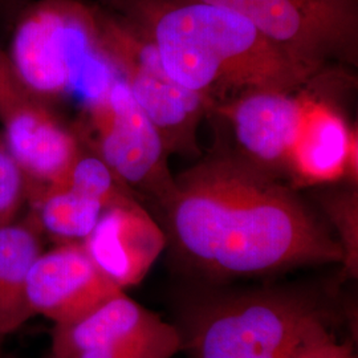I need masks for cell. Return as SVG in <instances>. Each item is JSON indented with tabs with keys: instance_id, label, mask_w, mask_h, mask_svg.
Returning a JSON list of instances; mask_svg holds the SVG:
<instances>
[{
	"instance_id": "obj_1",
	"label": "cell",
	"mask_w": 358,
	"mask_h": 358,
	"mask_svg": "<svg viewBox=\"0 0 358 358\" xmlns=\"http://www.w3.org/2000/svg\"><path fill=\"white\" fill-rule=\"evenodd\" d=\"M159 208L174 260L205 282L343 263L332 230L294 186L236 152L208 154L174 177Z\"/></svg>"
},
{
	"instance_id": "obj_2",
	"label": "cell",
	"mask_w": 358,
	"mask_h": 358,
	"mask_svg": "<svg viewBox=\"0 0 358 358\" xmlns=\"http://www.w3.org/2000/svg\"><path fill=\"white\" fill-rule=\"evenodd\" d=\"M152 41L170 77L217 105L250 90L296 92L317 77L239 13L198 0H103Z\"/></svg>"
},
{
	"instance_id": "obj_3",
	"label": "cell",
	"mask_w": 358,
	"mask_h": 358,
	"mask_svg": "<svg viewBox=\"0 0 358 358\" xmlns=\"http://www.w3.org/2000/svg\"><path fill=\"white\" fill-rule=\"evenodd\" d=\"M334 316L309 287L211 289L186 304L178 329L192 358H294Z\"/></svg>"
},
{
	"instance_id": "obj_4",
	"label": "cell",
	"mask_w": 358,
	"mask_h": 358,
	"mask_svg": "<svg viewBox=\"0 0 358 358\" xmlns=\"http://www.w3.org/2000/svg\"><path fill=\"white\" fill-rule=\"evenodd\" d=\"M8 56L43 103L72 96L85 108L103 100L120 78L101 43L99 7L77 0H38L23 8Z\"/></svg>"
},
{
	"instance_id": "obj_5",
	"label": "cell",
	"mask_w": 358,
	"mask_h": 358,
	"mask_svg": "<svg viewBox=\"0 0 358 358\" xmlns=\"http://www.w3.org/2000/svg\"><path fill=\"white\" fill-rule=\"evenodd\" d=\"M99 26L103 50L159 130L169 154H199L198 128L213 103L174 81L152 41L128 20L99 7Z\"/></svg>"
},
{
	"instance_id": "obj_6",
	"label": "cell",
	"mask_w": 358,
	"mask_h": 358,
	"mask_svg": "<svg viewBox=\"0 0 358 358\" xmlns=\"http://www.w3.org/2000/svg\"><path fill=\"white\" fill-rule=\"evenodd\" d=\"M84 117L77 136L90 152L133 194L164 205L174 189L166 145L125 81L120 77L103 100L84 108Z\"/></svg>"
},
{
	"instance_id": "obj_7",
	"label": "cell",
	"mask_w": 358,
	"mask_h": 358,
	"mask_svg": "<svg viewBox=\"0 0 358 358\" xmlns=\"http://www.w3.org/2000/svg\"><path fill=\"white\" fill-rule=\"evenodd\" d=\"M239 13L313 75L357 59V4L349 0H198Z\"/></svg>"
},
{
	"instance_id": "obj_8",
	"label": "cell",
	"mask_w": 358,
	"mask_h": 358,
	"mask_svg": "<svg viewBox=\"0 0 358 358\" xmlns=\"http://www.w3.org/2000/svg\"><path fill=\"white\" fill-rule=\"evenodd\" d=\"M182 349L178 327L125 292L52 333L53 358H173Z\"/></svg>"
},
{
	"instance_id": "obj_9",
	"label": "cell",
	"mask_w": 358,
	"mask_h": 358,
	"mask_svg": "<svg viewBox=\"0 0 358 358\" xmlns=\"http://www.w3.org/2000/svg\"><path fill=\"white\" fill-rule=\"evenodd\" d=\"M306 108V90H250L213 106L230 124L236 153L256 167L282 178Z\"/></svg>"
},
{
	"instance_id": "obj_10",
	"label": "cell",
	"mask_w": 358,
	"mask_h": 358,
	"mask_svg": "<svg viewBox=\"0 0 358 358\" xmlns=\"http://www.w3.org/2000/svg\"><path fill=\"white\" fill-rule=\"evenodd\" d=\"M121 292L80 242L40 254L27 276L29 307L55 325L78 320Z\"/></svg>"
},
{
	"instance_id": "obj_11",
	"label": "cell",
	"mask_w": 358,
	"mask_h": 358,
	"mask_svg": "<svg viewBox=\"0 0 358 358\" xmlns=\"http://www.w3.org/2000/svg\"><path fill=\"white\" fill-rule=\"evenodd\" d=\"M94 264L122 291L143 280L166 245L164 229L136 198L103 210L81 242Z\"/></svg>"
},
{
	"instance_id": "obj_12",
	"label": "cell",
	"mask_w": 358,
	"mask_h": 358,
	"mask_svg": "<svg viewBox=\"0 0 358 358\" xmlns=\"http://www.w3.org/2000/svg\"><path fill=\"white\" fill-rule=\"evenodd\" d=\"M1 124L4 145L26 179L27 195L35 199L63 182L83 152L77 133L40 100L19 108Z\"/></svg>"
},
{
	"instance_id": "obj_13",
	"label": "cell",
	"mask_w": 358,
	"mask_h": 358,
	"mask_svg": "<svg viewBox=\"0 0 358 358\" xmlns=\"http://www.w3.org/2000/svg\"><path fill=\"white\" fill-rule=\"evenodd\" d=\"M357 130L349 129L332 101L306 90V108L288 177L294 189L348 179L357 186Z\"/></svg>"
},
{
	"instance_id": "obj_14",
	"label": "cell",
	"mask_w": 358,
	"mask_h": 358,
	"mask_svg": "<svg viewBox=\"0 0 358 358\" xmlns=\"http://www.w3.org/2000/svg\"><path fill=\"white\" fill-rule=\"evenodd\" d=\"M40 254L34 231L13 224L0 229V337L35 315L27 299V276Z\"/></svg>"
},
{
	"instance_id": "obj_15",
	"label": "cell",
	"mask_w": 358,
	"mask_h": 358,
	"mask_svg": "<svg viewBox=\"0 0 358 358\" xmlns=\"http://www.w3.org/2000/svg\"><path fill=\"white\" fill-rule=\"evenodd\" d=\"M35 202L41 227L66 243L83 242L105 210L99 201L68 186L50 187Z\"/></svg>"
},
{
	"instance_id": "obj_16",
	"label": "cell",
	"mask_w": 358,
	"mask_h": 358,
	"mask_svg": "<svg viewBox=\"0 0 358 358\" xmlns=\"http://www.w3.org/2000/svg\"><path fill=\"white\" fill-rule=\"evenodd\" d=\"M325 217L332 223L334 238L343 251V273L350 279L358 276V192L357 186L344 190L317 192Z\"/></svg>"
},
{
	"instance_id": "obj_17",
	"label": "cell",
	"mask_w": 358,
	"mask_h": 358,
	"mask_svg": "<svg viewBox=\"0 0 358 358\" xmlns=\"http://www.w3.org/2000/svg\"><path fill=\"white\" fill-rule=\"evenodd\" d=\"M56 186H68L83 192L99 201L105 208L136 198L96 154L84 150L77 157L64 180Z\"/></svg>"
},
{
	"instance_id": "obj_18",
	"label": "cell",
	"mask_w": 358,
	"mask_h": 358,
	"mask_svg": "<svg viewBox=\"0 0 358 358\" xmlns=\"http://www.w3.org/2000/svg\"><path fill=\"white\" fill-rule=\"evenodd\" d=\"M27 195L26 179L0 140V229L11 224Z\"/></svg>"
},
{
	"instance_id": "obj_19",
	"label": "cell",
	"mask_w": 358,
	"mask_h": 358,
	"mask_svg": "<svg viewBox=\"0 0 358 358\" xmlns=\"http://www.w3.org/2000/svg\"><path fill=\"white\" fill-rule=\"evenodd\" d=\"M36 100L17 76L10 56L0 50V122L19 108Z\"/></svg>"
},
{
	"instance_id": "obj_20",
	"label": "cell",
	"mask_w": 358,
	"mask_h": 358,
	"mask_svg": "<svg viewBox=\"0 0 358 358\" xmlns=\"http://www.w3.org/2000/svg\"><path fill=\"white\" fill-rule=\"evenodd\" d=\"M294 358H356L353 349L337 340L333 331L310 340Z\"/></svg>"
},
{
	"instance_id": "obj_21",
	"label": "cell",
	"mask_w": 358,
	"mask_h": 358,
	"mask_svg": "<svg viewBox=\"0 0 358 358\" xmlns=\"http://www.w3.org/2000/svg\"><path fill=\"white\" fill-rule=\"evenodd\" d=\"M17 3V0H0V22L4 19L7 13H11L13 6Z\"/></svg>"
},
{
	"instance_id": "obj_22",
	"label": "cell",
	"mask_w": 358,
	"mask_h": 358,
	"mask_svg": "<svg viewBox=\"0 0 358 358\" xmlns=\"http://www.w3.org/2000/svg\"><path fill=\"white\" fill-rule=\"evenodd\" d=\"M350 3H355V4H357V0H349Z\"/></svg>"
},
{
	"instance_id": "obj_23",
	"label": "cell",
	"mask_w": 358,
	"mask_h": 358,
	"mask_svg": "<svg viewBox=\"0 0 358 358\" xmlns=\"http://www.w3.org/2000/svg\"><path fill=\"white\" fill-rule=\"evenodd\" d=\"M1 138H3V137H1V134H0V140H1Z\"/></svg>"
},
{
	"instance_id": "obj_24",
	"label": "cell",
	"mask_w": 358,
	"mask_h": 358,
	"mask_svg": "<svg viewBox=\"0 0 358 358\" xmlns=\"http://www.w3.org/2000/svg\"><path fill=\"white\" fill-rule=\"evenodd\" d=\"M51 358H53V357H51Z\"/></svg>"
}]
</instances>
